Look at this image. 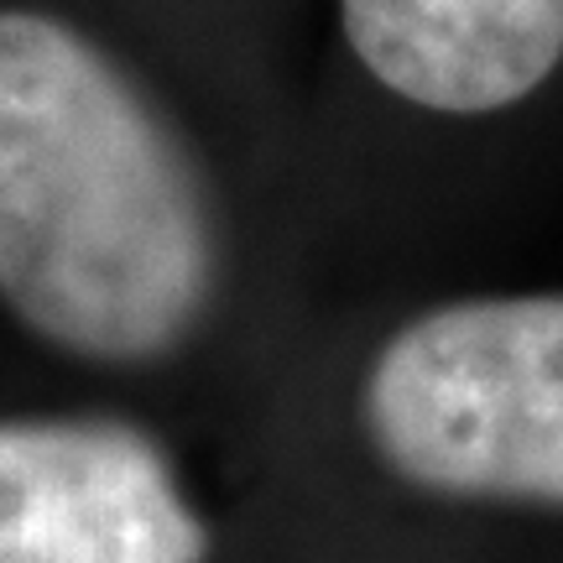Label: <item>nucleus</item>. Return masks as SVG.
Instances as JSON below:
<instances>
[{
    "instance_id": "obj_1",
    "label": "nucleus",
    "mask_w": 563,
    "mask_h": 563,
    "mask_svg": "<svg viewBox=\"0 0 563 563\" xmlns=\"http://www.w3.org/2000/svg\"><path fill=\"white\" fill-rule=\"evenodd\" d=\"M224 282L214 188L173 115L104 47L0 11V298L104 365L194 340Z\"/></svg>"
},
{
    "instance_id": "obj_2",
    "label": "nucleus",
    "mask_w": 563,
    "mask_h": 563,
    "mask_svg": "<svg viewBox=\"0 0 563 563\" xmlns=\"http://www.w3.org/2000/svg\"><path fill=\"white\" fill-rule=\"evenodd\" d=\"M361 428L412 490L563 511V292L454 298L371 355Z\"/></svg>"
},
{
    "instance_id": "obj_3",
    "label": "nucleus",
    "mask_w": 563,
    "mask_h": 563,
    "mask_svg": "<svg viewBox=\"0 0 563 563\" xmlns=\"http://www.w3.org/2000/svg\"><path fill=\"white\" fill-rule=\"evenodd\" d=\"M209 527L121 418L0 422V563H209Z\"/></svg>"
},
{
    "instance_id": "obj_4",
    "label": "nucleus",
    "mask_w": 563,
    "mask_h": 563,
    "mask_svg": "<svg viewBox=\"0 0 563 563\" xmlns=\"http://www.w3.org/2000/svg\"><path fill=\"white\" fill-rule=\"evenodd\" d=\"M344 42L397 100L496 115L563 63V0H340Z\"/></svg>"
}]
</instances>
